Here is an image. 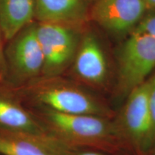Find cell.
I'll return each instance as SVG.
<instances>
[{"mask_svg":"<svg viewBox=\"0 0 155 155\" xmlns=\"http://www.w3.org/2000/svg\"><path fill=\"white\" fill-rule=\"evenodd\" d=\"M48 119L62 134L75 143L112 144L124 138L118 124L108 117L88 114H67L48 109Z\"/></svg>","mask_w":155,"mask_h":155,"instance_id":"5","label":"cell"},{"mask_svg":"<svg viewBox=\"0 0 155 155\" xmlns=\"http://www.w3.org/2000/svg\"><path fill=\"white\" fill-rule=\"evenodd\" d=\"M5 39L2 31L0 26V81L3 80L5 74V63H4V48H5Z\"/></svg>","mask_w":155,"mask_h":155,"instance_id":"15","label":"cell"},{"mask_svg":"<svg viewBox=\"0 0 155 155\" xmlns=\"http://www.w3.org/2000/svg\"><path fill=\"white\" fill-rule=\"evenodd\" d=\"M0 124L5 127L35 132V122L22 108L7 98L0 96Z\"/></svg>","mask_w":155,"mask_h":155,"instance_id":"11","label":"cell"},{"mask_svg":"<svg viewBox=\"0 0 155 155\" xmlns=\"http://www.w3.org/2000/svg\"><path fill=\"white\" fill-rule=\"evenodd\" d=\"M150 9H155V0H145Z\"/></svg>","mask_w":155,"mask_h":155,"instance_id":"16","label":"cell"},{"mask_svg":"<svg viewBox=\"0 0 155 155\" xmlns=\"http://www.w3.org/2000/svg\"><path fill=\"white\" fill-rule=\"evenodd\" d=\"M0 153L4 155H52L30 141L0 137Z\"/></svg>","mask_w":155,"mask_h":155,"instance_id":"12","label":"cell"},{"mask_svg":"<svg viewBox=\"0 0 155 155\" xmlns=\"http://www.w3.org/2000/svg\"><path fill=\"white\" fill-rule=\"evenodd\" d=\"M131 33L147 35L155 38V9H150L147 12Z\"/></svg>","mask_w":155,"mask_h":155,"instance_id":"14","label":"cell"},{"mask_svg":"<svg viewBox=\"0 0 155 155\" xmlns=\"http://www.w3.org/2000/svg\"><path fill=\"white\" fill-rule=\"evenodd\" d=\"M35 22L37 37L44 57L42 76H59L72 65L85 27Z\"/></svg>","mask_w":155,"mask_h":155,"instance_id":"4","label":"cell"},{"mask_svg":"<svg viewBox=\"0 0 155 155\" xmlns=\"http://www.w3.org/2000/svg\"><path fill=\"white\" fill-rule=\"evenodd\" d=\"M147 155H155V141H154V144H153V145H152V147H151L150 150L149 151Z\"/></svg>","mask_w":155,"mask_h":155,"instance_id":"17","label":"cell"},{"mask_svg":"<svg viewBox=\"0 0 155 155\" xmlns=\"http://www.w3.org/2000/svg\"><path fill=\"white\" fill-rule=\"evenodd\" d=\"M48 108L67 114L108 117L110 112L96 98L80 87L56 77H40L21 87Z\"/></svg>","mask_w":155,"mask_h":155,"instance_id":"1","label":"cell"},{"mask_svg":"<svg viewBox=\"0 0 155 155\" xmlns=\"http://www.w3.org/2000/svg\"><path fill=\"white\" fill-rule=\"evenodd\" d=\"M35 0H0V26L5 42L34 21Z\"/></svg>","mask_w":155,"mask_h":155,"instance_id":"10","label":"cell"},{"mask_svg":"<svg viewBox=\"0 0 155 155\" xmlns=\"http://www.w3.org/2000/svg\"><path fill=\"white\" fill-rule=\"evenodd\" d=\"M150 78L129 93L118 124L122 135L144 155L150 129Z\"/></svg>","mask_w":155,"mask_h":155,"instance_id":"7","label":"cell"},{"mask_svg":"<svg viewBox=\"0 0 155 155\" xmlns=\"http://www.w3.org/2000/svg\"><path fill=\"white\" fill-rule=\"evenodd\" d=\"M78 155H101L98 153L96 152H82L81 154H78Z\"/></svg>","mask_w":155,"mask_h":155,"instance_id":"18","label":"cell"},{"mask_svg":"<svg viewBox=\"0 0 155 155\" xmlns=\"http://www.w3.org/2000/svg\"><path fill=\"white\" fill-rule=\"evenodd\" d=\"M4 63V78H8L15 87H22L42 77L44 57L37 37L35 21L5 42Z\"/></svg>","mask_w":155,"mask_h":155,"instance_id":"2","label":"cell"},{"mask_svg":"<svg viewBox=\"0 0 155 155\" xmlns=\"http://www.w3.org/2000/svg\"><path fill=\"white\" fill-rule=\"evenodd\" d=\"M36 22L85 27L93 0H35Z\"/></svg>","mask_w":155,"mask_h":155,"instance_id":"9","label":"cell"},{"mask_svg":"<svg viewBox=\"0 0 155 155\" xmlns=\"http://www.w3.org/2000/svg\"><path fill=\"white\" fill-rule=\"evenodd\" d=\"M155 70V38L131 33L117 53V84L119 96L125 98L150 78Z\"/></svg>","mask_w":155,"mask_h":155,"instance_id":"3","label":"cell"},{"mask_svg":"<svg viewBox=\"0 0 155 155\" xmlns=\"http://www.w3.org/2000/svg\"><path fill=\"white\" fill-rule=\"evenodd\" d=\"M71 65L75 76L87 84L101 86L106 83L109 72L107 55L94 31L83 30Z\"/></svg>","mask_w":155,"mask_h":155,"instance_id":"8","label":"cell"},{"mask_svg":"<svg viewBox=\"0 0 155 155\" xmlns=\"http://www.w3.org/2000/svg\"><path fill=\"white\" fill-rule=\"evenodd\" d=\"M149 109H150V129H149L146 144H145L144 155H147L155 141V73L150 77Z\"/></svg>","mask_w":155,"mask_h":155,"instance_id":"13","label":"cell"},{"mask_svg":"<svg viewBox=\"0 0 155 155\" xmlns=\"http://www.w3.org/2000/svg\"><path fill=\"white\" fill-rule=\"evenodd\" d=\"M145 0H93L90 21L109 33H131L150 10Z\"/></svg>","mask_w":155,"mask_h":155,"instance_id":"6","label":"cell"}]
</instances>
